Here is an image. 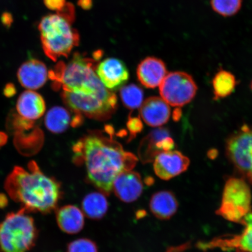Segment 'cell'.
<instances>
[{"mask_svg": "<svg viewBox=\"0 0 252 252\" xmlns=\"http://www.w3.org/2000/svg\"><path fill=\"white\" fill-rule=\"evenodd\" d=\"M96 62L75 53L67 64L59 62L49 72L56 89L62 88L66 105L88 118L104 121L117 108L116 94L107 89L96 72Z\"/></svg>", "mask_w": 252, "mask_h": 252, "instance_id": "1", "label": "cell"}, {"mask_svg": "<svg viewBox=\"0 0 252 252\" xmlns=\"http://www.w3.org/2000/svg\"><path fill=\"white\" fill-rule=\"evenodd\" d=\"M75 163L86 166L88 182L106 196L113 189V182L122 172L131 171L137 158L126 152L112 135L91 132L73 146Z\"/></svg>", "mask_w": 252, "mask_h": 252, "instance_id": "2", "label": "cell"}, {"mask_svg": "<svg viewBox=\"0 0 252 252\" xmlns=\"http://www.w3.org/2000/svg\"><path fill=\"white\" fill-rule=\"evenodd\" d=\"M5 189L28 213L49 214L56 210L63 196L61 183L46 175L33 161L28 169L15 167L6 179Z\"/></svg>", "mask_w": 252, "mask_h": 252, "instance_id": "3", "label": "cell"}, {"mask_svg": "<svg viewBox=\"0 0 252 252\" xmlns=\"http://www.w3.org/2000/svg\"><path fill=\"white\" fill-rule=\"evenodd\" d=\"M71 24L58 14L47 15L40 22L38 28L42 49L53 62L61 57L67 58L80 42V35Z\"/></svg>", "mask_w": 252, "mask_h": 252, "instance_id": "4", "label": "cell"}, {"mask_svg": "<svg viewBox=\"0 0 252 252\" xmlns=\"http://www.w3.org/2000/svg\"><path fill=\"white\" fill-rule=\"evenodd\" d=\"M39 232L24 209L8 213L0 222V252H28L35 245Z\"/></svg>", "mask_w": 252, "mask_h": 252, "instance_id": "5", "label": "cell"}, {"mask_svg": "<svg viewBox=\"0 0 252 252\" xmlns=\"http://www.w3.org/2000/svg\"><path fill=\"white\" fill-rule=\"evenodd\" d=\"M252 193L245 179L230 178L226 181L221 203L216 213L229 221L241 223L251 213Z\"/></svg>", "mask_w": 252, "mask_h": 252, "instance_id": "6", "label": "cell"}, {"mask_svg": "<svg viewBox=\"0 0 252 252\" xmlns=\"http://www.w3.org/2000/svg\"><path fill=\"white\" fill-rule=\"evenodd\" d=\"M225 151L236 171L252 185V127L242 126L230 135L226 141Z\"/></svg>", "mask_w": 252, "mask_h": 252, "instance_id": "7", "label": "cell"}, {"mask_svg": "<svg viewBox=\"0 0 252 252\" xmlns=\"http://www.w3.org/2000/svg\"><path fill=\"white\" fill-rule=\"evenodd\" d=\"M197 86L190 74L183 71L170 72L159 86L162 98L169 105L181 107L194 99Z\"/></svg>", "mask_w": 252, "mask_h": 252, "instance_id": "8", "label": "cell"}, {"mask_svg": "<svg viewBox=\"0 0 252 252\" xmlns=\"http://www.w3.org/2000/svg\"><path fill=\"white\" fill-rule=\"evenodd\" d=\"M241 223L245 226L242 234L215 238L207 243H200L198 248L203 250L218 248L223 251L252 252V212L245 217Z\"/></svg>", "mask_w": 252, "mask_h": 252, "instance_id": "9", "label": "cell"}, {"mask_svg": "<svg viewBox=\"0 0 252 252\" xmlns=\"http://www.w3.org/2000/svg\"><path fill=\"white\" fill-rule=\"evenodd\" d=\"M175 145V142L167 129L157 128L141 142L138 156L143 163L151 162L158 154L173 150Z\"/></svg>", "mask_w": 252, "mask_h": 252, "instance_id": "10", "label": "cell"}, {"mask_svg": "<svg viewBox=\"0 0 252 252\" xmlns=\"http://www.w3.org/2000/svg\"><path fill=\"white\" fill-rule=\"evenodd\" d=\"M190 160L176 150L165 151L158 155L154 162V169L158 177L168 181L188 169Z\"/></svg>", "mask_w": 252, "mask_h": 252, "instance_id": "11", "label": "cell"}, {"mask_svg": "<svg viewBox=\"0 0 252 252\" xmlns=\"http://www.w3.org/2000/svg\"><path fill=\"white\" fill-rule=\"evenodd\" d=\"M96 72L103 86L109 91L118 90L128 80L129 73L124 62L108 58L97 65Z\"/></svg>", "mask_w": 252, "mask_h": 252, "instance_id": "12", "label": "cell"}, {"mask_svg": "<svg viewBox=\"0 0 252 252\" xmlns=\"http://www.w3.org/2000/svg\"><path fill=\"white\" fill-rule=\"evenodd\" d=\"M112 190L116 196L123 202H134L143 192L141 176L139 173L131 171L122 172L113 182Z\"/></svg>", "mask_w": 252, "mask_h": 252, "instance_id": "13", "label": "cell"}, {"mask_svg": "<svg viewBox=\"0 0 252 252\" xmlns=\"http://www.w3.org/2000/svg\"><path fill=\"white\" fill-rule=\"evenodd\" d=\"M17 77L22 86L33 91L39 89L45 84L49 72L43 62L31 59L20 66Z\"/></svg>", "mask_w": 252, "mask_h": 252, "instance_id": "14", "label": "cell"}, {"mask_svg": "<svg viewBox=\"0 0 252 252\" xmlns=\"http://www.w3.org/2000/svg\"><path fill=\"white\" fill-rule=\"evenodd\" d=\"M137 74L143 86L155 88L160 86L168 74L164 62L159 59L149 57L138 65Z\"/></svg>", "mask_w": 252, "mask_h": 252, "instance_id": "15", "label": "cell"}, {"mask_svg": "<svg viewBox=\"0 0 252 252\" xmlns=\"http://www.w3.org/2000/svg\"><path fill=\"white\" fill-rule=\"evenodd\" d=\"M140 115L144 122L152 127H159L167 123L171 116V108L161 97H149L142 104Z\"/></svg>", "mask_w": 252, "mask_h": 252, "instance_id": "16", "label": "cell"}, {"mask_svg": "<svg viewBox=\"0 0 252 252\" xmlns=\"http://www.w3.org/2000/svg\"><path fill=\"white\" fill-rule=\"evenodd\" d=\"M17 110L22 118L30 122L36 121L42 117L45 112V102L38 93L32 90L26 91L19 97Z\"/></svg>", "mask_w": 252, "mask_h": 252, "instance_id": "17", "label": "cell"}, {"mask_svg": "<svg viewBox=\"0 0 252 252\" xmlns=\"http://www.w3.org/2000/svg\"><path fill=\"white\" fill-rule=\"evenodd\" d=\"M82 116L75 113L73 116L67 109L56 106L50 109L45 119L46 127L53 133H62L67 130L70 126H80L83 119Z\"/></svg>", "mask_w": 252, "mask_h": 252, "instance_id": "18", "label": "cell"}, {"mask_svg": "<svg viewBox=\"0 0 252 252\" xmlns=\"http://www.w3.org/2000/svg\"><path fill=\"white\" fill-rule=\"evenodd\" d=\"M57 223L66 234H77L84 228V214L77 206L66 205L56 210Z\"/></svg>", "mask_w": 252, "mask_h": 252, "instance_id": "19", "label": "cell"}, {"mask_svg": "<svg viewBox=\"0 0 252 252\" xmlns=\"http://www.w3.org/2000/svg\"><path fill=\"white\" fill-rule=\"evenodd\" d=\"M149 206L151 213L157 219L168 220L177 212L179 203L173 192L163 190L153 194Z\"/></svg>", "mask_w": 252, "mask_h": 252, "instance_id": "20", "label": "cell"}, {"mask_svg": "<svg viewBox=\"0 0 252 252\" xmlns=\"http://www.w3.org/2000/svg\"><path fill=\"white\" fill-rule=\"evenodd\" d=\"M82 210L87 218L100 220L106 216L109 203L105 194L102 192H93L86 195L81 203Z\"/></svg>", "mask_w": 252, "mask_h": 252, "instance_id": "21", "label": "cell"}, {"mask_svg": "<svg viewBox=\"0 0 252 252\" xmlns=\"http://www.w3.org/2000/svg\"><path fill=\"white\" fill-rule=\"evenodd\" d=\"M212 84L214 98L218 100L231 95L234 93L237 81L231 72L220 70L214 75Z\"/></svg>", "mask_w": 252, "mask_h": 252, "instance_id": "22", "label": "cell"}, {"mask_svg": "<svg viewBox=\"0 0 252 252\" xmlns=\"http://www.w3.org/2000/svg\"><path fill=\"white\" fill-rule=\"evenodd\" d=\"M124 105L130 109L139 108L143 103L144 93L141 88L134 84L121 88L120 91Z\"/></svg>", "mask_w": 252, "mask_h": 252, "instance_id": "23", "label": "cell"}, {"mask_svg": "<svg viewBox=\"0 0 252 252\" xmlns=\"http://www.w3.org/2000/svg\"><path fill=\"white\" fill-rule=\"evenodd\" d=\"M213 11L224 17H232L238 13L242 5V0H210Z\"/></svg>", "mask_w": 252, "mask_h": 252, "instance_id": "24", "label": "cell"}, {"mask_svg": "<svg viewBox=\"0 0 252 252\" xmlns=\"http://www.w3.org/2000/svg\"><path fill=\"white\" fill-rule=\"evenodd\" d=\"M67 252H98V248L91 239L80 238L68 244Z\"/></svg>", "mask_w": 252, "mask_h": 252, "instance_id": "25", "label": "cell"}, {"mask_svg": "<svg viewBox=\"0 0 252 252\" xmlns=\"http://www.w3.org/2000/svg\"><path fill=\"white\" fill-rule=\"evenodd\" d=\"M57 14L62 16L71 23L74 21L75 9L73 5L70 3H66L64 7L61 11L57 12Z\"/></svg>", "mask_w": 252, "mask_h": 252, "instance_id": "26", "label": "cell"}, {"mask_svg": "<svg viewBox=\"0 0 252 252\" xmlns=\"http://www.w3.org/2000/svg\"><path fill=\"white\" fill-rule=\"evenodd\" d=\"M127 127L131 135H135L143 130V125L138 118H130L127 124Z\"/></svg>", "mask_w": 252, "mask_h": 252, "instance_id": "27", "label": "cell"}, {"mask_svg": "<svg viewBox=\"0 0 252 252\" xmlns=\"http://www.w3.org/2000/svg\"><path fill=\"white\" fill-rule=\"evenodd\" d=\"M43 3L50 10L58 12L64 7L67 2L65 0H43Z\"/></svg>", "mask_w": 252, "mask_h": 252, "instance_id": "28", "label": "cell"}, {"mask_svg": "<svg viewBox=\"0 0 252 252\" xmlns=\"http://www.w3.org/2000/svg\"><path fill=\"white\" fill-rule=\"evenodd\" d=\"M1 22L5 27H9L13 23V18L11 14L5 12L1 16Z\"/></svg>", "mask_w": 252, "mask_h": 252, "instance_id": "29", "label": "cell"}, {"mask_svg": "<svg viewBox=\"0 0 252 252\" xmlns=\"http://www.w3.org/2000/svg\"><path fill=\"white\" fill-rule=\"evenodd\" d=\"M15 93V88L14 85L9 84L5 88L4 94L6 96L11 97L13 96Z\"/></svg>", "mask_w": 252, "mask_h": 252, "instance_id": "30", "label": "cell"}, {"mask_svg": "<svg viewBox=\"0 0 252 252\" xmlns=\"http://www.w3.org/2000/svg\"><path fill=\"white\" fill-rule=\"evenodd\" d=\"M8 200L4 194L0 193V209H4L8 206Z\"/></svg>", "mask_w": 252, "mask_h": 252, "instance_id": "31", "label": "cell"}, {"mask_svg": "<svg viewBox=\"0 0 252 252\" xmlns=\"http://www.w3.org/2000/svg\"><path fill=\"white\" fill-rule=\"evenodd\" d=\"M78 4L84 9H88L92 5V1L91 0H79Z\"/></svg>", "mask_w": 252, "mask_h": 252, "instance_id": "32", "label": "cell"}, {"mask_svg": "<svg viewBox=\"0 0 252 252\" xmlns=\"http://www.w3.org/2000/svg\"><path fill=\"white\" fill-rule=\"evenodd\" d=\"M217 156H218V153H217L216 150H210L209 152L208 153V156H209L210 159L216 158Z\"/></svg>", "mask_w": 252, "mask_h": 252, "instance_id": "33", "label": "cell"}, {"mask_svg": "<svg viewBox=\"0 0 252 252\" xmlns=\"http://www.w3.org/2000/svg\"><path fill=\"white\" fill-rule=\"evenodd\" d=\"M251 90L252 91V81L251 83Z\"/></svg>", "mask_w": 252, "mask_h": 252, "instance_id": "34", "label": "cell"}]
</instances>
